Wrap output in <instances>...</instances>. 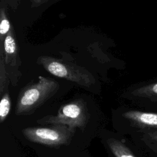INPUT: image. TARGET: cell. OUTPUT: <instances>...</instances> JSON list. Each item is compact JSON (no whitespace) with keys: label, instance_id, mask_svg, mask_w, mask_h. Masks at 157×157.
Listing matches in <instances>:
<instances>
[{"label":"cell","instance_id":"3957f363","mask_svg":"<svg viewBox=\"0 0 157 157\" xmlns=\"http://www.w3.org/2000/svg\"><path fill=\"white\" fill-rule=\"evenodd\" d=\"M75 129L67 125L53 124L46 127H27L21 132L23 136L32 142L58 147L69 144Z\"/></svg>","mask_w":157,"mask_h":157},{"label":"cell","instance_id":"4fadbf2b","mask_svg":"<svg viewBox=\"0 0 157 157\" xmlns=\"http://www.w3.org/2000/svg\"><path fill=\"white\" fill-rule=\"evenodd\" d=\"M12 9H17L20 4V0H2Z\"/></svg>","mask_w":157,"mask_h":157},{"label":"cell","instance_id":"ba28073f","mask_svg":"<svg viewBox=\"0 0 157 157\" xmlns=\"http://www.w3.org/2000/svg\"><path fill=\"white\" fill-rule=\"evenodd\" d=\"M107 144L115 157H136L130 149L118 140L110 138L107 139Z\"/></svg>","mask_w":157,"mask_h":157},{"label":"cell","instance_id":"30bf717a","mask_svg":"<svg viewBox=\"0 0 157 157\" xmlns=\"http://www.w3.org/2000/svg\"><path fill=\"white\" fill-rule=\"evenodd\" d=\"M11 109V99L9 91L6 90L1 96L0 102V123H2L7 118Z\"/></svg>","mask_w":157,"mask_h":157},{"label":"cell","instance_id":"9c48e42d","mask_svg":"<svg viewBox=\"0 0 157 157\" xmlns=\"http://www.w3.org/2000/svg\"><path fill=\"white\" fill-rule=\"evenodd\" d=\"M132 94L136 97L157 101V82L139 87L132 91Z\"/></svg>","mask_w":157,"mask_h":157},{"label":"cell","instance_id":"277c9868","mask_svg":"<svg viewBox=\"0 0 157 157\" xmlns=\"http://www.w3.org/2000/svg\"><path fill=\"white\" fill-rule=\"evenodd\" d=\"M89 119L85 102L75 100L61 106L56 115H47L37 120L40 124H61L73 128L84 129Z\"/></svg>","mask_w":157,"mask_h":157},{"label":"cell","instance_id":"8fae6325","mask_svg":"<svg viewBox=\"0 0 157 157\" xmlns=\"http://www.w3.org/2000/svg\"><path fill=\"white\" fill-rule=\"evenodd\" d=\"M10 79L5 66L4 55H0V95L8 90L9 85L10 83Z\"/></svg>","mask_w":157,"mask_h":157},{"label":"cell","instance_id":"5bb4252c","mask_svg":"<svg viewBox=\"0 0 157 157\" xmlns=\"http://www.w3.org/2000/svg\"><path fill=\"white\" fill-rule=\"evenodd\" d=\"M49 0H31V7H37L44 3H46Z\"/></svg>","mask_w":157,"mask_h":157},{"label":"cell","instance_id":"6da1fadb","mask_svg":"<svg viewBox=\"0 0 157 157\" xmlns=\"http://www.w3.org/2000/svg\"><path fill=\"white\" fill-rule=\"evenodd\" d=\"M59 83L54 79L39 76L36 82L23 88L18 96L15 114L25 115L33 113L39 106L56 94Z\"/></svg>","mask_w":157,"mask_h":157},{"label":"cell","instance_id":"7a4b0ae2","mask_svg":"<svg viewBox=\"0 0 157 157\" xmlns=\"http://www.w3.org/2000/svg\"><path fill=\"white\" fill-rule=\"evenodd\" d=\"M37 63L51 74L81 86H91L96 82L94 77L90 71L69 61L48 56H40L38 57Z\"/></svg>","mask_w":157,"mask_h":157},{"label":"cell","instance_id":"8992f818","mask_svg":"<svg viewBox=\"0 0 157 157\" xmlns=\"http://www.w3.org/2000/svg\"><path fill=\"white\" fill-rule=\"evenodd\" d=\"M123 117L134 126L145 132L157 130V113L138 110H129L123 113Z\"/></svg>","mask_w":157,"mask_h":157},{"label":"cell","instance_id":"5b68a950","mask_svg":"<svg viewBox=\"0 0 157 157\" xmlns=\"http://www.w3.org/2000/svg\"><path fill=\"white\" fill-rule=\"evenodd\" d=\"M0 55H4V63L10 83L15 86L21 77V73L20 69L21 59L13 27L6 37L3 48L0 50Z\"/></svg>","mask_w":157,"mask_h":157},{"label":"cell","instance_id":"52a82bcc","mask_svg":"<svg viewBox=\"0 0 157 157\" xmlns=\"http://www.w3.org/2000/svg\"><path fill=\"white\" fill-rule=\"evenodd\" d=\"M6 2L1 0L0 9V50L2 49L6 36L12 28L7 15Z\"/></svg>","mask_w":157,"mask_h":157},{"label":"cell","instance_id":"7c38bea8","mask_svg":"<svg viewBox=\"0 0 157 157\" xmlns=\"http://www.w3.org/2000/svg\"><path fill=\"white\" fill-rule=\"evenodd\" d=\"M145 132V135L144 136L145 142L150 144L151 145H153L155 147L157 148V130L150 131Z\"/></svg>","mask_w":157,"mask_h":157}]
</instances>
